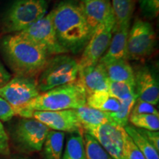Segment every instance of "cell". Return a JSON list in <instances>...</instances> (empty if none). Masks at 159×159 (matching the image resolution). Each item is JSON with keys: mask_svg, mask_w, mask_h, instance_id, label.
Segmentation results:
<instances>
[{"mask_svg": "<svg viewBox=\"0 0 159 159\" xmlns=\"http://www.w3.org/2000/svg\"><path fill=\"white\" fill-rule=\"evenodd\" d=\"M57 39L68 52L83 51L91 34L78 0H61L49 13Z\"/></svg>", "mask_w": 159, "mask_h": 159, "instance_id": "1", "label": "cell"}, {"mask_svg": "<svg viewBox=\"0 0 159 159\" xmlns=\"http://www.w3.org/2000/svg\"><path fill=\"white\" fill-rule=\"evenodd\" d=\"M0 49L8 66L18 76L35 77L50 58L39 47L19 33L2 38Z\"/></svg>", "mask_w": 159, "mask_h": 159, "instance_id": "2", "label": "cell"}, {"mask_svg": "<svg viewBox=\"0 0 159 159\" xmlns=\"http://www.w3.org/2000/svg\"><path fill=\"white\" fill-rule=\"evenodd\" d=\"M86 94L78 79L74 83L56 87L30 101L16 115L23 118H32L33 111H55L77 109L86 105Z\"/></svg>", "mask_w": 159, "mask_h": 159, "instance_id": "3", "label": "cell"}, {"mask_svg": "<svg viewBox=\"0 0 159 159\" xmlns=\"http://www.w3.org/2000/svg\"><path fill=\"white\" fill-rule=\"evenodd\" d=\"M46 0H13L2 18V27L7 33H17L47 14Z\"/></svg>", "mask_w": 159, "mask_h": 159, "instance_id": "4", "label": "cell"}, {"mask_svg": "<svg viewBox=\"0 0 159 159\" xmlns=\"http://www.w3.org/2000/svg\"><path fill=\"white\" fill-rule=\"evenodd\" d=\"M79 70L78 62L70 55L62 54L50 57L38 77L40 93L75 82L78 79Z\"/></svg>", "mask_w": 159, "mask_h": 159, "instance_id": "5", "label": "cell"}, {"mask_svg": "<svg viewBox=\"0 0 159 159\" xmlns=\"http://www.w3.org/2000/svg\"><path fill=\"white\" fill-rule=\"evenodd\" d=\"M156 44V35L152 26L141 19L135 20L129 30L126 44V58L143 60L152 54Z\"/></svg>", "mask_w": 159, "mask_h": 159, "instance_id": "6", "label": "cell"}, {"mask_svg": "<svg viewBox=\"0 0 159 159\" xmlns=\"http://www.w3.org/2000/svg\"><path fill=\"white\" fill-rule=\"evenodd\" d=\"M49 130L48 127L36 119L23 118L16 125L12 136L19 150L25 152H38L42 150Z\"/></svg>", "mask_w": 159, "mask_h": 159, "instance_id": "7", "label": "cell"}, {"mask_svg": "<svg viewBox=\"0 0 159 159\" xmlns=\"http://www.w3.org/2000/svg\"><path fill=\"white\" fill-rule=\"evenodd\" d=\"M39 94L37 80L31 77L16 75L0 89V97L13 107L15 114Z\"/></svg>", "mask_w": 159, "mask_h": 159, "instance_id": "8", "label": "cell"}, {"mask_svg": "<svg viewBox=\"0 0 159 159\" xmlns=\"http://www.w3.org/2000/svg\"><path fill=\"white\" fill-rule=\"evenodd\" d=\"M19 33L39 47L49 57L68 53L57 39L49 13Z\"/></svg>", "mask_w": 159, "mask_h": 159, "instance_id": "9", "label": "cell"}, {"mask_svg": "<svg viewBox=\"0 0 159 159\" xmlns=\"http://www.w3.org/2000/svg\"><path fill=\"white\" fill-rule=\"evenodd\" d=\"M115 26L116 21H109L99 27L91 35L78 62L79 69L95 65L99 62L108 48Z\"/></svg>", "mask_w": 159, "mask_h": 159, "instance_id": "10", "label": "cell"}, {"mask_svg": "<svg viewBox=\"0 0 159 159\" xmlns=\"http://www.w3.org/2000/svg\"><path fill=\"white\" fill-rule=\"evenodd\" d=\"M32 118L39 121L53 130L73 133L83 130L75 109L55 111H33Z\"/></svg>", "mask_w": 159, "mask_h": 159, "instance_id": "11", "label": "cell"}, {"mask_svg": "<svg viewBox=\"0 0 159 159\" xmlns=\"http://www.w3.org/2000/svg\"><path fill=\"white\" fill-rule=\"evenodd\" d=\"M92 135L114 159H125L123 153L122 132L118 125L103 124L85 130Z\"/></svg>", "mask_w": 159, "mask_h": 159, "instance_id": "12", "label": "cell"}, {"mask_svg": "<svg viewBox=\"0 0 159 159\" xmlns=\"http://www.w3.org/2000/svg\"><path fill=\"white\" fill-rule=\"evenodd\" d=\"M135 92L137 99L156 105L159 101V84L156 75L148 66L134 71Z\"/></svg>", "mask_w": 159, "mask_h": 159, "instance_id": "13", "label": "cell"}, {"mask_svg": "<svg viewBox=\"0 0 159 159\" xmlns=\"http://www.w3.org/2000/svg\"><path fill=\"white\" fill-rule=\"evenodd\" d=\"M92 35L101 26L116 21L110 0H79Z\"/></svg>", "mask_w": 159, "mask_h": 159, "instance_id": "14", "label": "cell"}, {"mask_svg": "<svg viewBox=\"0 0 159 159\" xmlns=\"http://www.w3.org/2000/svg\"><path fill=\"white\" fill-rule=\"evenodd\" d=\"M78 80L84 89L86 96L108 90L109 78L104 65L99 62L80 69Z\"/></svg>", "mask_w": 159, "mask_h": 159, "instance_id": "15", "label": "cell"}, {"mask_svg": "<svg viewBox=\"0 0 159 159\" xmlns=\"http://www.w3.org/2000/svg\"><path fill=\"white\" fill-rule=\"evenodd\" d=\"M130 24L115 26L114 33L107 51L99 61L105 63L120 59H126V44Z\"/></svg>", "mask_w": 159, "mask_h": 159, "instance_id": "16", "label": "cell"}, {"mask_svg": "<svg viewBox=\"0 0 159 159\" xmlns=\"http://www.w3.org/2000/svg\"><path fill=\"white\" fill-rule=\"evenodd\" d=\"M103 65L110 80L126 83L135 87L134 70L126 59L116 60Z\"/></svg>", "mask_w": 159, "mask_h": 159, "instance_id": "17", "label": "cell"}, {"mask_svg": "<svg viewBox=\"0 0 159 159\" xmlns=\"http://www.w3.org/2000/svg\"><path fill=\"white\" fill-rule=\"evenodd\" d=\"M75 111L77 112L80 122L84 130L103 124L116 125L111 119L108 112H104L97 109L90 108L86 105L75 109Z\"/></svg>", "mask_w": 159, "mask_h": 159, "instance_id": "18", "label": "cell"}, {"mask_svg": "<svg viewBox=\"0 0 159 159\" xmlns=\"http://www.w3.org/2000/svg\"><path fill=\"white\" fill-rule=\"evenodd\" d=\"M86 105L104 112H116L120 107L118 99L111 97L108 91L93 93L86 97Z\"/></svg>", "mask_w": 159, "mask_h": 159, "instance_id": "19", "label": "cell"}, {"mask_svg": "<svg viewBox=\"0 0 159 159\" xmlns=\"http://www.w3.org/2000/svg\"><path fill=\"white\" fill-rule=\"evenodd\" d=\"M65 134L56 130H49L43 143L45 159H61Z\"/></svg>", "mask_w": 159, "mask_h": 159, "instance_id": "20", "label": "cell"}, {"mask_svg": "<svg viewBox=\"0 0 159 159\" xmlns=\"http://www.w3.org/2000/svg\"><path fill=\"white\" fill-rule=\"evenodd\" d=\"M70 134L61 159H86L82 130Z\"/></svg>", "mask_w": 159, "mask_h": 159, "instance_id": "21", "label": "cell"}, {"mask_svg": "<svg viewBox=\"0 0 159 159\" xmlns=\"http://www.w3.org/2000/svg\"><path fill=\"white\" fill-rule=\"evenodd\" d=\"M124 129L139 150L142 152L145 158L159 159L158 151L142 134H139L135 127L133 125H127Z\"/></svg>", "mask_w": 159, "mask_h": 159, "instance_id": "22", "label": "cell"}, {"mask_svg": "<svg viewBox=\"0 0 159 159\" xmlns=\"http://www.w3.org/2000/svg\"><path fill=\"white\" fill-rule=\"evenodd\" d=\"M111 5L114 13L116 26L130 23L134 13V5L133 0H112Z\"/></svg>", "mask_w": 159, "mask_h": 159, "instance_id": "23", "label": "cell"}, {"mask_svg": "<svg viewBox=\"0 0 159 159\" xmlns=\"http://www.w3.org/2000/svg\"><path fill=\"white\" fill-rule=\"evenodd\" d=\"M86 159H114L92 135L83 133Z\"/></svg>", "mask_w": 159, "mask_h": 159, "instance_id": "24", "label": "cell"}, {"mask_svg": "<svg viewBox=\"0 0 159 159\" xmlns=\"http://www.w3.org/2000/svg\"><path fill=\"white\" fill-rule=\"evenodd\" d=\"M137 99L136 96L132 97L126 100L120 102V107L116 112L109 113V115L113 119L115 124L119 127L125 128L128 125L129 116L135 102Z\"/></svg>", "mask_w": 159, "mask_h": 159, "instance_id": "25", "label": "cell"}, {"mask_svg": "<svg viewBox=\"0 0 159 159\" xmlns=\"http://www.w3.org/2000/svg\"><path fill=\"white\" fill-rule=\"evenodd\" d=\"M128 121L137 128L158 131L159 116L152 114H130Z\"/></svg>", "mask_w": 159, "mask_h": 159, "instance_id": "26", "label": "cell"}, {"mask_svg": "<svg viewBox=\"0 0 159 159\" xmlns=\"http://www.w3.org/2000/svg\"><path fill=\"white\" fill-rule=\"evenodd\" d=\"M108 92L111 97L117 99L119 102L136 96L134 86L126 83L114 82L110 80L108 83Z\"/></svg>", "mask_w": 159, "mask_h": 159, "instance_id": "27", "label": "cell"}, {"mask_svg": "<svg viewBox=\"0 0 159 159\" xmlns=\"http://www.w3.org/2000/svg\"><path fill=\"white\" fill-rule=\"evenodd\" d=\"M123 153L125 159H146L142 152L139 150L130 137L125 132H122Z\"/></svg>", "mask_w": 159, "mask_h": 159, "instance_id": "28", "label": "cell"}, {"mask_svg": "<svg viewBox=\"0 0 159 159\" xmlns=\"http://www.w3.org/2000/svg\"><path fill=\"white\" fill-rule=\"evenodd\" d=\"M139 3L143 16L149 20L158 17L159 0H139Z\"/></svg>", "mask_w": 159, "mask_h": 159, "instance_id": "29", "label": "cell"}, {"mask_svg": "<svg viewBox=\"0 0 159 159\" xmlns=\"http://www.w3.org/2000/svg\"><path fill=\"white\" fill-rule=\"evenodd\" d=\"M130 114H152L159 116L158 111L153 105L136 99Z\"/></svg>", "mask_w": 159, "mask_h": 159, "instance_id": "30", "label": "cell"}, {"mask_svg": "<svg viewBox=\"0 0 159 159\" xmlns=\"http://www.w3.org/2000/svg\"><path fill=\"white\" fill-rule=\"evenodd\" d=\"M15 115V111L13 107L5 99L0 97V120L7 122Z\"/></svg>", "mask_w": 159, "mask_h": 159, "instance_id": "31", "label": "cell"}, {"mask_svg": "<svg viewBox=\"0 0 159 159\" xmlns=\"http://www.w3.org/2000/svg\"><path fill=\"white\" fill-rule=\"evenodd\" d=\"M137 131L140 134H142L149 142L152 144V146L159 151V133L158 131H152L145 130V129L137 128H136Z\"/></svg>", "mask_w": 159, "mask_h": 159, "instance_id": "32", "label": "cell"}, {"mask_svg": "<svg viewBox=\"0 0 159 159\" xmlns=\"http://www.w3.org/2000/svg\"><path fill=\"white\" fill-rule=\"evenodd\" d=\"M9 154V138L2 123L0 122V155H2V156H8Z\"/></svg>", "mask_w": 159, "mask_h": 159, "instance_id": "33", "label": "cell"}, {"mask_svg": "<svg viewBox=\"0 0 159 159\" xmlns=\"http://www.w3.org/2000/svg\"><path fill=\"white\" fill-rule=\"evenodd\" d=\"M11 75L0 61V89L9 82Z\"/></svg>", "mask_w": 159, "mask_h": 159, "instance_id": "34", "label": "cell"}, {"mask_svg": "<svg viewBox=\"0 0 159 159\" xmlns=\"http://www.w3.org/2000/svg\"><path fill=\"white\" fill-rule=\"evenodd\" d=\"M12 159H27V158H23V157H14V158H13Z\"/></svg>", "mask_w": 159, "mask_h": 159, "instance_id": "35", "label": "cell"}]
</instances>
